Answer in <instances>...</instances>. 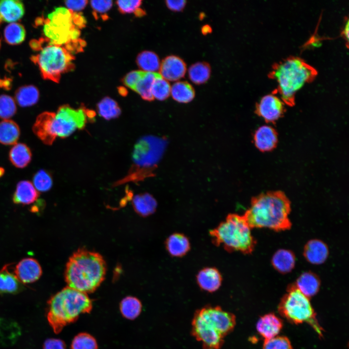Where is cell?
Wrapping results in <instances>:
<instances>
[{
  "label": "cell",
  "instance_id": "obj_12",
  "mask_svg": "<svg viewBox=\"0 0 349 349\" xmlns=\"http://www.w3.org/2000/svg\"><path fill=\"white\" fill-rule=\"evenodd\" d=\"M285 111V103L276 91L263 96L256 106V113L268 122L277 120Z\"/></svg>",
  "mask_w": 349,
  "mask_h": 349
},
{
  "label": "cell",
  "instance_id": "obj_11",
  "mask_svg": "<svg viewBox=\"0 0 349 349\" xmlns=\"http://www.w3.org/2000/svg\"><path fill=\"white\" fill-rule=\"evenodd\" d=\"M95 112L84 107L75 109L68 105L60 106L53 124L54 131L57 136L64 138L72 134L77 129L85 128L88 121H93Z\"/></svg>",
  "mask_w": 349,
  "mask_h": 349
},
{
  "label": "cell",
  "instance_id": "obj_34",
  "mask_svg": "<svg viewBox=\"0 0 349 349\" xmlns=\"http://www.w3.org/2000/svg\"><path fill=\"white\" fill-rule=\"evenodd\" d=\"M99 115L107 120L118 117L121 111L117 103L109 97L103 98L97 105Z\"/></svg>",
  "mask_w": 349,
  "mask_h": 349
},
{
  "label": "cell",
  "instance_id": "obj_17",
  "mask_svg": "<svg viewBox=\"0 0 349 349\" xmlns=\"http://www.w3.org/2000/svg\"><path fill=\"white\" fill-rule=\"evenodd\" d=\"M304 257L311 264L319 265L323 263L329 255L327 245L322 241L311 239L304 247Z\"/></svg>",
  "mask_w": 349,
  "mask_h": 349
},
{
  "label": "cell",
  "instance_id": "obj_28",
  "mask_svg": "<svg viewBox=\"0 0 349 349\" xmlns=\"http://www.w3.org/2000/svg\"><path fill=\"white\" fill-rule=\"evenodd\" d=\"M136 212L142 216H147L155 212L157 203L152 195L148 193L137 194L132 200Z\"/></svg>",
  "mask_w": 349,
  "mask_h": 349
},
{
  "label": "cell",
  "instance_id": "obj_49",
  "mask_svg": "<svg viewBox=\"0 0 349 349\" xmlns=\"http://www.w3.org/2000/svg\"><path fill=\"white\" fill-rule=\"evenodd\" d=\"M341 34L344 39L347 41V43L349 41V19L347 18L342 28Z\"/></svg>",
  "mask_w": 349,
  "mask_h": 349
},
{
  "label": "cell",
  "instance_id": "obj_53",
  "mask_svg": "<svg viewBox=\"0 0 349 349\" xmlns=\"http://www.w3.org/2000/svg\"></svg>",
  "mask_w": 349,
  "mask_h": 349
},
{
  "label": "cell",
  "instance_id": "obj_40",
  "mask_svg": "<svg viewBox=\"0 0 349 349\" xmlns=\"http://www.w3.org/2000/svg\"><path fill=\"white\" fill-rule=\"evenodd\" d=\"M71 349H97L95 338L91 334L82 333L77 334L73 339Z\"/></svg>",
  "mask_w": 349,
  "mask_h": 349
},
{
  "label": "cell",
  "instance_id": "obj_36",
  "mask_svg": "<svg viewBox=\"0 0 349 349\" xmlns=\"http://www.w3.org/2000/svg\"><path fill=\"white\" fill-rule=\"evenodd\" d=\"M142 305L140 300L134 297L128 296L120 302V309L124 317L129 319L136 318L141 313Z\"/></svg>",
  "mask_w": 349,
  "mask_h": 349
},
{
  "label": "cell",
  "instance_id": "obj_30",
  "mask_svg": "<svg viewBox=\"0 0 349 349\" xmlns=\"http://www.w3.org/2000/svg\"><path fill=\"white\" fill-rule=\"evenodd\" d=\"M173 99L180 103H188L194 97L195 91L193 87L187 81H177L171 88Z\"/></svg>",
  "mask_w": 349,
  "mask_h": 349
},
{
  "label": "cell",
  "instance_id": "obj_43",
  "mask_svg": "<svg viewBox=\"0 0 349 349\" xmlns=\"http://www.w3.org/2000/svg\"><path fill=\"white\" fill-rule=\"evenodd\" d=\"M263 349H293V348L288 338L283 336H276L265 339Z\"/></svg>",
  "mask_w": 349,
  "mask_h": 349
},
{
  "label": "cell",
  "instance_id": "obj_47",
  "mask_svg": "<svg viewBox=\"0 0 349 349\" xmlns=\"http://www.w3.org/2000/svg\"><path fill=\"white\" fill-rule=\"evenodd\" d=\"M87 0H66L65 1L67 9L73 12L82 10L87 5Z\"/></svg>",
  "mask_w": 349,
  "mask_h": 349
},
{
  "label": "cell",
  "instance_id": "obj_32",
  "mask_svg": "<svg viewBox=\"0 0 349 349\" xmlns=\"http://www.w3.org/2000/svg\"><path fill=\"white\" fill-rule=\"evenodd\" d=\"M159 75V74L157 72H144L134 90L138 93L144 100L152 101L154 99L151 93L152 85Z\"/></svg>",
  "mask_w": 349,
  "mask_h": 349
},
{
  "label": "cell",
  "instance_id": "obj_1",
  "mask_svg": "<svg viewBox=\"0 0 349 349\" xmlns=\"http://www.w3.org/2000/svg\"><path fill=\"white\" fill-rule=\"evenodd\" d=\"M290 202L281 191H269L252 198L243 215L250 228H268L275 231L290 229Z\"/></svg>",
  "mask_w": 349,
  "mask_h": 349
},
{
  "label": "cell",
  "instance_id": "obj_29",
  "mask_svg": "<svg viewBox=\"0 0 349 349\" xmlns=\"http://www.w3.org/2000/svg\"><path fill=\"white\" fill-rule=\"evenodd\" d=\"M20 134L19 127L14 121L6 119L0 122V143L4 145L15 144Z\"/></svg>",
  "mask_w": 349,
  "mask_h": 349
},
{
  "label": "cell",
  "instance_id": "obj_4",
  "mask_svg": "<svg viewBox=\"0 0 349 349\" xmlns=\"http://www.w3.org/2000/svg\"><path fill=\"white\" fill-rule=\"evenodd\" d=\"M166 139L148 135L141 137L135 143L132 155V164L127 174L114 183L117 187L127 183H137L155 175V171L167 145Z\"/></svg>",
  "mask_w": 349,
  "mask_h": 349
},
{
  "label": "cell",
  "instance_id": "obj_16",
  "mask_svg": "<svg viewBox=\"0 0 349 349\" xmlns=\"http://www.w3.org/2000/svg\"><path fill=\"white\" fill-rule=\"evenodd\" d=\"M200 288L205 291L213 292L221 286L222 278L219 270L214 267H206L200 270L196 276Z\"/></svg>",
  "mask_w": 349,
  "mask_h": 349
},
{
  "label": "cell",
  "instance_id": "obj_9",
  "mask_svg": "<svg viewBox=\"0 0 349 349\" xmlns=\"http://www.w3.org/2000/svg\"><path fill=\"white\" fill-rule=\"evenodd\" d=\"M74 12L67 8L58 7L48 15V18L39 17L36 24L43 25V32L49 44L66 46L79 39V29L73 20Z\"/></svg>",
  "mask_w": 349,
  "mask_h": 349
},
{
  "label": "cell",
  "instance_id": "obj_37",
  "mask_svg": "<svg viewBox=\"0 0 349 349\" xmlns=\"http://www.w3.org/2000/svg\"><path fill=\"white\" fill-rule=\"evenodd\" d=\"M26 31L22 25L18 23H11L8 24L4 30V37L5 41L12 45L22 43L25 39Z\"/></svg>",
  "mask_w": 349,
  "mask_h": 349
},
{
  "label": "cell",
  "instance_id": "obj_23",
  "mask_svg": "<svg viewBox=\"0 0 349 349\" xmlns=\"http://www.w3.org/2000/svg\"><path fill=\"white\" fill-rule=\"evenodd\" d=\"M296 257L290 250L281 249L277 250L271 258V264L276 270L282 274L290 272L294 269Z\"/></svg>",
  "mask_w": 349,
  "mask_h": 349
},
{
  "label": "cell",
  "instance_id": "obj_6",
  "mask_svg": "<svg viewBox=\"0 0 349 349\" xmlns=\"http://www.w3.org/2000/svg\"><path fill=\"white\" fill-rule=\"evenodd\" d=\"M317 75V70L303 60L290 57L275 63L270 77L276 81L278 88L275 90L285 104L292 106L296 93Z\"/></svg>",
  "mask_w": 349,
  "mask_h": 349
},
{
  "label": "cell",
  "instance_id": "obj_31",
  "mask_svg": "<svg viewBox=\"0 0 349 349\" xmlns=\"http://www.w3.org/2000/svg\"><path fill=\"white\" fill-rule=\"evenodd\" d=\"M39 97L38 89L33 85L24 86L18 88L15 94V98L19 105L26 107L35 104Z\"/></svg>",
  "mask_w": 349,
  "mask_h": 349
},
{
  "label": "cell",
  "instance_id": "obj_2",
  "mask_svg": "<svg viewBox=\"0 0 349 349\" xmlns=\"http://www.w3.org/2000/svg\"><path fill=\"white\" fill-rule=\"evenodd\" d=\"M235 316L219 306L206 305L195 312L191 333L203 349H221L224 339L234 329Z\"/></svg>",
  "mask_w": 349,
  "mask_h": 349
},
{
  "label": "cell",
  "instance_id": "obj_52",
  "mask_svg": "<svg viewBox=\"0 0 349 349\" xmlns=\"http://www.w3.org/2000/svg\"><path fill=\"white\" fill-rule=\"evenodd\" d=\"M1 18H0V22H1Z\"/></svg>",
  "mask_w": 349,
  "mask_h": 349
},
{
  "label": "cell",
  "instance_id": "obj_20",
  "mask_svg": "<svg viewBox=\"0 0 349 349\" xmlns=\"http://www.w3.org/2000/svg\"><path fill=\"white\" fill-rule=\"evenodd\" d=\"M39 193L32 183L28 180L19 182L13 195V201L16 204L29 205L36 201Z\"/></svg>",
  "mask_w": 349,
  "mask_h": 349
},
{
  "label": "cell",
  "instance_id": "obj_42",
  "mask_svg": "<svg viewBox=\"0 0 349 349\" xmlns=\"http://www.w3.org/2000/svg\"><path fill=\"white\" fill-rule=\"evenodd\" d=\"M116 3L119 11L122 13H135L137 16H143V10L140 8L142 1L139 0H118Z\"/></svg>",
  "mask_w": 349,
  "mask_h": 349
},
{
  "label": "cell",
  "instance_id": "obj_22",
  "mask_svg": "<svg viewBox=\"0 0 349 349\" xmlns=\"http://www.w3.org/2000/svg\"><path fill=\"white\" fill-rule=\"evenodd\" d=\"M166 249L172 256L182 257L190 249L189 238L184 234L175 233L169 236L165 241Z\"/></svg>",
  "mask_w": 349,
  "mask_h": 349
},
{
  "label": "cell",
  "instance_id": "obj_38",
  "mask_svg": "<svg viewBox=\"0 0 349 349\" xmlns=\"http://www.w3.org/2000/svg\"><path fill=\"white\" fill-rule=\"evenodd\" d=\"M170 85L168 81L159 74L155 79L152 87L151 93L154 98L160 101L166 99L171 94Z\"/></svg>",
  "mask_w": 349,
  "mask_h": 349
},
{
  "label": "cell",
  "instance_id": "obj_3",
  "mask_svg": "<svg viewBox=\"0 0 349 349\" xmlns=\"http://www.w3.org/2000/svg\"><path fill=\"white\" fill-rule=\"evenodd\" d=\"M106 271L105 261L100 254L79 249L67 261L64 278L67 286L88 294L99 286L105 279Z\"/></svg>",
  "mask_w": 349,
  "mask_h": 349
},
{
  "label": "cell",
  "instance_id": "obj_45",
  "mask_svg": "<svg viewBox=\"0 0 349 349\" xmlns=\"http://www.w3.org/2000/svg\"><path fill=\"white\" fill-rule=\"evenodd\" d=\"M144 71H132L124 78L123 82L125 85L134 90L135 86L142 77Z\"/></svg>",
  "mask_w": 349,
  "mask_h": 349
},
{
  "label": "cell",
  "instance_id": "obj_39",
  "mask_svg": "<svg viewBox=\"0 0 349 349\" xmlns=\"http://www.w3.org/2000/svg\"><path fill=\"white\" fill-rule=\"evenodd\" d=\"M33 185L38 191L45 192L49 190L52 186V178L48 171L40 170L37 171L32 178Z\"/></svg>",
  "mask_w": 349,
  "mask_h": 349
},
{
  "label": "cell",
  "instance_id": "obj_13",
  "mask_svg": "<svg viewBox=\"0 0 349 349\" xmlns=\"http://www.w3.org/2000/svg\"><path fill=\"white\" fill-rule=\"evenodd\" d=\"M55 115L53 112H43L37 116L32 126L35 135L47 145L52 144L57 137L53 128Z\"/></svg>",
  "mask_w": 349,
  "mask_h": 349
},
{
  "label": "cell",
  "instance_id": "obj_44",
  "mask_svg": "<svg viewBox=\"0 0 349 349\" xmlns=\"http://www.w3.org/2000/svg\"><path fill=\"white\" fill-rule=\"evenodd\" d=\"M90 4L95 16H96L97 14H104L109 11L112 5V1L110 0H91Z\"/></svg>",
  "mask_w": 349,
  "mask_h": 349
},
{
  "label": "cell",
  "instance_id": "obj_27",
  "mask_svg": "<svg viewBox=\"0 0 349 349\" xmlns=\"http://www.w3.org/2000/svg\"><path fill=\"white\" fill-rule=\"evenodd\" d=\"M32 152L25 143L15 144L10 149L9 158L11 162L15 167L23 168L26 167L32 159Z\"/></svg>",
  "mask_w": 349,
  "mask_h": 349
},
{
  "label": "cell",
  "instance_id": "obj_7",
  "mask_svg": "<svg viewBox=\"0 0 349 349\" xmlns=\"http://www.w3.org/2000/svg\"><path fill=\"white\" fill-rule=\"evenodd\" d=\"M251 230L243 215L229 214L224 221L210 230L209 235L214 245L222 247L228 252L249 254L256 244Z\"/></svg>",
  "mask_w": 349,
  "mask_h": 349
},
{
  "label": "cell",
  "instance_id": "obj_5",
  "mask_svg": "<svg viewBox=\"0 0 349 349\" xmlns=\"http://www.w3.org/2000/svg\"><path fill=\"white\" fill-rule=\"evenodd\" d=\"M48 305L47 319L56 333L77 320L80 315L90 313L93 307L87 294L68 286L51 296Z\"/></svg>",
  "mask_w": 349,
  "mask_h": 349
},
{
  "label": "cell",
  "instance_id": "obj_25",
  "mask_svg": "<svg viewBox=\"0 0 349 349\" xmlns=\"http://www.w3.org/2000/svg\"><path fill=\"white\" fill-rule=\"evenodd\" d=\"M21 330L15 321L0 317V346H9L14 344L19 337Z\"/></svg>",
  "mask_w": 349,
  "mask_h": 349
},
{
  "label": "cell",
  "instance_id": "obj_50",
  "mask_svg": "<svg viewBox=\"0 0 349 349\" xmlns=\"http://www.w3.org/2000/svg\"><path fill=\"white\" fill-rule=\"evenodd\" d=\"M211 28L209 26L206 25L202 28V31L204 34L209 33L211 31Z\"/></svg>",
  "mask_w": 349,
  "mask_h": 349
},
{
  "label": "cell",
  "instance_id": "obj_35",
  "mask_svg": "<svg viewBox=\"0 0 349 349\" xmlns=\"http://www.w3.org/2000/svg\"><path fill=\"white\" fill-rule=\"evenodd\" d=\"M211 73L208 63L198 62L191 65L189 69V77L190 80L196 84H203L208 80Z\"/></svg>",
  "mask_w": 349,
  "mask_h": 349
},
{
  "label": "cell",
  "instance_id": "obj_41",
  "mask_svg": "<svg viewBox=\"0 0 349 349\" xmlns=\"http://www.w3.org/2000/svg\"><path fill=\"white\" fill-rule=\"evenodd\" d=\"M16 111V106L14 99L9 95H0V118L8 119L13 116Z\"/></svg>",
  "mask_w": 349,
  "mask_h": 349
},
{
  "label": "cell",
  "instance_id": "obj_18",
  "mask_svg": "<svg viewBox=\"0 0 349 349\" xmlns=\"http://www.w3.org/2000/svg\"><path fill=\"white\" fill-rule=\"evenodd\" d=\"M256 330L265 338L268 339L277 336L283 327L282 320L273 313L260 317L256 323Z\"/></svg>",
  "mask_w": 349,
  "mask_h": 349
},
{
  "label": "cell",
  "instance_id": "obj_26",
  "mask_svg": "<svg viewBox=\"0 0 349 349\" xmlns=\"http://www.w3.org/2000/svg\"><path fill=\"white\" fill-rule=\"evenodd\" d=\"M10 265L6 264L0 270V294H16L23 289L22 284L9 270Z\"/></svg>",
  "mask_w": 349,
  "mask_h": 349
},
{
  "label": "cell",
  "instance_id": "obj_24",
  "mask_svg": "<svg viewBox=\"0 0 349 349\" xmlns=\"http://www.w3.org/2000/svg\"><path fill=\"white\" fill-rule=\"evenodd\" d=\"M24 8L22 2L17 0L0 1V17L7 22H13L20 19L24 15Z\"/></svg>",
  "mask_w": 349,
  "mask_h": 349
},
{
  "label": "cell",
  "instance_id": "obj_15",
  "mask_svg": "<svg viewBox=\"0 0 349 349\" xmlns=\"http://www.w3.org/2000/svg\"><path fill=\"white\" fill-rule=\"evenodd\" d=\"M159 74L166 80L176 81L183 78L186 72V65L180 57L170 55L160 63Z\"/></svg>",
  "mask_w": 349,
  "mask_h": 349
},
{
  "label": "cell",
  "instance_id": "obj_21",
  "mask_svg": "<svg viewBox=\"0 0 349 349\" xmlns=\"http://www.w3.org/2000/svg\"><path fill=\"white\" fill-rule=\"evenodd\" d=\"M294 284L301 293L309 298L318 292L320 281L317 274L306 271L299 276Z\"/></svg>",
  "mask_w": 349,
  "mask_h": 349
},
{
  "label": "cell",
  "instance_id": "obj_14",
  "mask_svg": "<svg viewBox=\"0 0 349 349\" xmlns=\"http://www.w3.org/2000/svg\"><path fill=\"white\" fill-rule=\"evenodd\" d=\"M14 273L22 284H30L40 278L42 270L40 264L36 259L27 257L21 260L16 265Z\"/></svg>",
  "mask_w": 349,
  "mask_h": 349
},
{
  "label": "cell",
  "instance_id": "obj_51",
  "mask_svg": "<svg viewBox=\"0 0 349 349\" xmlns=\"http://www.w3.org/2000/svg\"><path fill=\"white\" fill-rule=\"evenodd\" d=\"M4 174V169L2 167H0V177L3 176Z\"/></svg>",
  "mask_w": 349,
  "mask_h": 349
},
{
  "label": "cell",
  "instance_id": "obj_19",
  "mask_svg": "<svg viewBox=\"0 0 349 349\" xmlns=\"http://www.w3.org/2000/svg\"><path fill=\"white\" fill-rule=\"evenodd\" d=\"M254 140L256 147L261 151L272 150L277 143V135L275 129L270 126L260 127L255 131Z\"/></svg>",
  "mask_w": 349,
  "mask_h": 349
},
{
  "label": "cell",
  "instance_id": "obj_48",
  "mask_svg": "<svg viewBox=\"0 0 349 349\" xmlns=\"http://www.w3.org/2000/svg\"><path fill=\"white\" fill-rule=\"evenodd\" d=\"M186 1L181 0H166V4L168 8L173 11H180L185 7Z\"/></svg>",
  "mask_w": 349,
  "mask_h": 349
},
{
  "label": "cell",
  "instance_id": "obj_10",
  "mask_svg": "<svg viewBox=\"0 0 349 349\" xmlns=\"http://www.w3.org/2000/svg\"><path fill=\"white\" fill-rule=\"evenodd\" d=\"M278 311L290 322L295 324L308 323L319 334H321L322 330L309 298L301 293L294 284L288 287L286 293L280 301Z\"/></svg>",
  "mask_w": 349,
  "mask_h": 349
},
{
  "label": "cell",
  "instance_id": "obj_46",
  "mask_svg": "<svg viewBox=\"0 0 349 349\" xmlns=\"http://www.w3.org/2000/svg\"><path fill=\"white\" fill-rule=\"evenodd\" d=\"M43 349H66V346L60 339L49 338L44 343Z\"/></svg>",
  "mask_w": 349,
  "mask_h": 349
},
{
  "label": "cell",
  "instance_id": "obj_8",
  "mask_svg": "<svg viewBox=\"0 0 349 349\" xmlns=\"http://www.w3.org/2000/svg\"><path fill=\"white\" fill-rule=\"evenodd\" d=\"M31 46L39 51L31 60L38 65L44 79L58 82L62 74L73 69L74 57L64 47L48 42L43 46L42 38L32 41Z\"/></svg>",
  "mask_w": 349,
  "mask_h": 349
},
{
  "label": "cell",
  "instance_id": "obj_33",
  "mask_svg": "<svg viewBox=\"0 0 349 349\" xmlns=\"http://www.w3.org/2000/svg\"><path fill=\"white\" fill-rule=\"evenodd\" d=\"M136 63L143 71L156 72L159 69L160 63L158 56L150 51H144L140 53L136 59Z\"/></svg>",
  "mask_w": 349,
  "mask_h": 349
}]
</instances>
